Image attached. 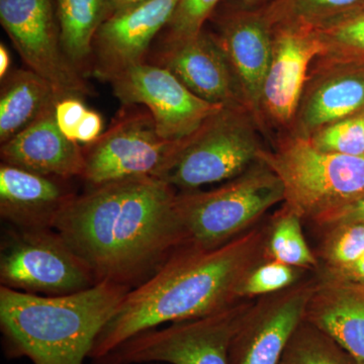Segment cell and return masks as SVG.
<instances>
[{"instance_id": "cell-1", "label": "cell", "mask_w": 364, "mask_h": 364, "mask_svg": "<svg viewBox=\"0 0 364 364\" xmlns=\"http://www.w3.org/2000/svg\"><path fill=\"white\" fill-rule=\"evenodd\" d=\"M177 191L157 177L88 188L60 210L53 229L98 282L134 289L188 245Z\"/></svg>"}, {"instance_id": "cell-2", "label": "cell", "mask_w": 364, "mask_h": 364, "mask_svg": "<svg viewBox=\"0 0 364 364\" xmlns=\"http://www.w3.org/2000/svg\"><path fill=\"white\" fill-rule=\"evenodd\" d=\"M269 228H252L217 248L186 245L124 296L90 358H104L132 337L163 324L210 315L240 301L242 279L264 260Z\"/></svg>"}, {"instance_id": "cell-3", "label": "cell", "mask_w": 364, "mask_h": 364, "mask_svg": "<svg viewBox=\"0 0 364 364\" xmlns=\"http://www.w3.org/2000/svg\"><path fill=\"white\" fill-rule=\"evenodd\" d=\"M130 287L98 282L60 296L0 286V331L9 358L33 364H83Z\"/></svg>"}, {"instance_id": "cell-4", "label": "cell", "mask_w": 364, "mask_h": 364, "mask_svg": "<svg viewBox=\"0 0 364 364\" xmlns=\"http://www.w3.org/2000/svg\"><path fill=\"white\" fill-rule=\"evenodd\" d=\"M258 159L279 177L284 205L320 226L364 196V156L321 152L308 139L282 135Z\"/></svg>"}, {"instance_id": "cell-5", "label": "cell", "mask_w": 364, "mask_h": 364, "mask_svg": "<svg viewBox=\"0 0 364 364\" xmlns=\"http://www.w3.org/2000/svg\"><path fill=\"white\" fill-rule=\"evenodd\" d=\"M284 200L279 177L259 160L210 191L177 193L176 203L188 245L213 249L247 232L267 210Z\"/></svg>"}, {"instance_id": "cell-6", "label": "cell", "mask_w": 364, "mask_h": 364, "mask_svg": "<svg viewBox=\"0 0 364 364\" xmlns=\"http://www.w3.org/2000/svg\"><path fill=\"white\" fill-rule=\"evenodd\" d=\"M262 133L247 107H223L184 140L163 181L179 193L231 181L259 161Z\"/></svg>"}, {"instance_id": "cell-7", "label": "cell", "mask_w": 364, "mask_h": 364, "mask_svg": "<svg viewBox=\"0 0 364 364\" xmlns=\"http://www.w3.org/2000/svg\"><path fill=\"white\" fill-rule=\"evenodd\" d=\"M97 284L87 265L52 228L11 227L2 233L0 286L26 294L60 296Z\"/></svg>"}, {"instance_id": "cell-8", "label": "cell", "mask_w": 364, "mask_h": 364, "mask_svg": "<svg viewBox=\"0 0 364 364\" xmlns=\"http://www.w3.org/2000/svg\"><path fill=\"white\" fill-rule=\"evenodd\" d=\"M251 305L241 299L203 317L140 333L95 363L231 364L232 341Z\"/></svg>"}, {"instance_id": "cell-9", "label": "cell", "mask_w": 364, "mask_h": 364, "mask_svg": "<svg viewBox=\"0 0 364 364\" xmlns=\"http://www.w3.org/2000/svg\"><path fill=\"white\" fill-rule=\"evenodd\" d=\"M186 139L165 140L149 112H133L119 119L85 151L81 178L88 188L139 177L163 179Z\"/></svg>"}, {"instance_id": "cell-10", "label": "cell", "mask_w": 364, "mask_h": 364, "mask_svg": "<svg viewBox=\"0 0 364 364\" xmlns=\"http://www.w3.org/2000/svg\"><path fill=\"white\" fill-rule=\"evenodd\" d=\"M0 21L28 69L47 80L60 97L90 93L62 49L55 0H0Z\"/></svg>"}, {"instance_id": "cell-11", "label": "cell", "mask_w": 364, "mask_h": 364, "mask_svg": "<svg viewBox=\"0 0 364 364\" xmlns=\"http://www.w3.org/2000/svg\"><path fill=\"white\" fill-rule=\"evenodd\" d=\"M109 82L122 104L141 105L147 109L158 134L165 140L188 138L223 107L198 97L159 64L142 62L119 72Z\"/></svg>"}, {"instance_id": "cell-12", "label": "cell", "mask_w": 364, "mask_h": 364, "mask_svg": "<svg viewBox=\"0 0 364 364\" xmlns=\"http://www.w3.org/2000/svg\"><path fill=\"white\" fill-rule=\"evenodd\" d=\"M321 54L322 45L312 28L273 26L272 58L259 100L263 133L273 129L282 136L291 130L309 72Z\"/></svg>"}, {"instance_id": "cell-13", "label": "cell", "mask_w": 364, "mask_h": 364, "mask_svg": "<svg viewBox=\"0 0 364 364\" xmlns=\"http://www.w3.org/2000/svg\"><path fill=\"white\" fill-rule=\"evenodd\" d=\"M317 282H298L252 303L230 348L231 364H279L305 318Z\"/></svg>"}, {"instance_id": "cell-14", "label": "cell", "mask_w": 364, "mask_h": 364, "mask_svg": "<svg viewBox=\"0 0 364 364\" xmlns=\"http://www.w3.org/2000/svg\"><path fill=\"white\" fill-rule=\"evenodd\" d=\"M363 109L364 63L316 59L286 135L308 139L325 124Z\"/></svg>"}, {"instance_id": "cell-15", "label": "cell", "mask_w": 364, "mask_h": 364, "mask_svg": "<svg viewBox=\"0 0 364 364\" xmlns=\"http://www.w3.org/2000/svg\"><path fill=\"white\" fill-rule=\"evenodd\" d=\"M178 1L148 0L111 14L93 40L95 75L109 81L119 72L142 63L153 39L168 25Z\"/></svg>"}, {"instance_id": "cell-16", "label": "cell", "mask_w": 364, "mask_h": 364, "mask_svg": "<svg viewBox=\"0 0 364 364\" xmlns=\"http://www.w3.org/2000/svg\"><path fill=\"white\" fill-rule=\"evenodd\" d=\"M214 37L231 66L246 107L260 126L261 88L272 58V23L262 7L238 9L222 18Z\"/></svg>"}, {"instance_id": "cell-17", "label": "cell", "mask_w": 364, "mask_h": 364, "mask_svg": "<svg viewBox=\"0 0 364 364\" xmlns=\"http://www.w3.org/2000/svg\"><path fill=\"white\" fill-rule=\"evenodd\" d=\"M159 65L168 69L205 102L222 107H246L231 66L214 35L203 31L188 39L165 43Z\"/></svg>"}, {"instance_id": "cell-18", "label": "cell", "mask_w": 364, "mask_h": 364, "mask_svg": "<svg viewBox=\"0 0 364 364\" xmlns=\"http://www.w3.org/2000/svg\"><path fill=\"white\" fill-rule=\"evenodd\" d=\"M55 107L26 130L2 144V163L59 179L82 176L85 151L60 131Z\"/></svg>"}, {"instance_id": "cell-19", "label": "cell", "mask_w": 364, "mask_h": 364, "mask_svg": "<svg viewBox=\"0 0 364 364\" xmlns=\"http://www.w3.org/2000/svg\"><path fill=\"white\" fill-rule=\"evenodd\" d=\"M59 181L1 162V219L18 229H53L60 210L75 196Z\"/></svg>"}, {"instance_id": "cell-20", "label": "cell", "mask_w": 364, "mask_h": 364, "mask_svg": "<svg viewBox=\"0 0 364 364\" xmlns=\"http://www.w3.org/2000/svg\"><path fill=\"white\" fill-rule=\"evenodd\" d=\"M304 318L364 364V284L322 277Z\"/></svg>"}, {"instance_id": "cell-21", "label": "cell", "mask_w": 364, "mask_h": 364, "mask_svg": "<svg viewBox=\"0 0 364 364\" xmlns=\"http://www.w3.org/2000/svg\"><path fill=\"white\" fill-rule=\"evenodd\" d=\"M0 93V143L4 144L35 123L61 100L54 87L30 69L4 79Z\"/></svg>"}, {"instance_id": "cell-22", "label": "cell", "mask_w": 364, "mask_h": 364, "mask_svg": "<svg viewBox=\"0 0 364 364\" xmlns=\"http://www.w3.org/2000/svg\"><path fill=\"white\" fill-rule=\"evenodd\" d=\"M62 49L78 69L92 54L98 28L109 16L107 0H55Z\"/></svg>"}, {"instance_id": "cell-23", "label": "cell", "mask_w": 364, "mask_h": 364, "mask_svg": "<svg viewBox=\"0 0 364 364\" xmlns=\"http://www.w3.org/2000/svg\"><path fill=\"white\" fill-rule=\"evenodd\" d=\"M261 7L272 26L315 30L363 9L364 0H273Z\"/></svg>"}, {"instance_id": "cell-24", "label": "cell", "mask_w": 364, "mask_h": 364, "mask_svg": "<svg viewBox=\"0 0 364 364\" xmlns=\"http://www.w3.org/2000/svg\"><path fill=\"white\" fill-rule=\"evenodd\" d=\"M301 220L296 213L284 205L268 231L265 259L279 261L299 269L317 268L318 260L306 243Z\"/></svg>"}, {"instance_id": "cell-25", "label": "cell", "mask_w": 364, "mask_h": 364, "mask_svg": "<svg viewBox=\"0 0 364 364\" xmlns=\"http://www.w3.org/2000/svg\"><path fill=\"white\" fill-rule=\"evenodd\" d=\"M314 31L322 45L317 59L364 63V7Z\"/></svg>"}, {"instance_id": "cell-26", "label": "cell", "mask_w": 364, "mask_h": 364, "mask_svg": "<svg viewBox=\"0 0 364 364\" xmlns=\"http://www.w3.org/2000/svg\"><path fill=\"white\" fill-rule=\"evenodd\" d=\"M279 364H358L331 337L304 318Z\"/></svg>"}, {"instance_id": "cell-27", "label": "cell", "mask_w": 364, "mask_h": 364, "mask_svg": "<svg viewBox=\"0 0 364 364\" xmlns=\"http://www.w3.org/2000/svg\"><path fill=\"white\" fill-rule=\"evenodd\" d=\"M308 140L321 152L364 156V109L325 124L314 132Z\"/></svg>"}, {"instance_id": "cell-28", "label": "cell", "mask_w": 364, "mask_h": 364, "mask_svg": "<svg viewBox=\"0 0 364 364\" xmlns=\"http://www.w3.org/2000/svg\"><path fill=\"white\" fill-rule=\"evenodd\" d=\"M301 269L279 261L264 259L244 277L237 289L238 299L262 298L298 284Z\"/></svg>"}, {"instance_id": "cell-29", "label": "cell", "mask_w": 364, "mask_h": 364, "mask_svg": "<svg viewBox=\"0 0 364 364\" xmlns=\"http://www.w3.org/2000/svg\"><path fill=\"white\" fill-rule=\"evenodd\" d=\"M364 253V224L353 223L333 226L323 247L325 272H336L350 267Z\"/></svg>"}, {"instance_id": "cell-30", "label": "cell", "mask_w": 364, "mask_h": 364, "mask_svg": "<svg viewBox=\"0 0 364 364\" xmlns=\"http://www.w3.org/2000/svg\"><path fill=\"white\" fill-rule=\"evenodd\" d=\"M221 0H179L170 20L166 43L195 37Z\"/></svg>"}, {"instance_id": "cell-31", "label": "cell", "mask_w": 364, "mask_h": 364, "mask_svg": "<svg viewBox=\"0 0 364 364\" xmlns=\"http://www.w3.org/2000/svg\"><path fill=\"white\" fill-rule=\"evenodd\" d=\"M87 109L80 97H63L57 102L55 107L57 124L66 138L77 142L78 127Z\"/></svg>"}, {"instance_id": "cell-32", "label": "cell", "mask_w": 364, "mask_h": 364, "mask_svg": "<svg viewBox=\"0 0 364 364\" xmlns=\"http://www.w3.org/2000/svg\"><path fill=\"white\" fill-rule=\"evenodd\" d=\"M102 129H104V121L102 116L97 112L87 109L79 124L76 141L78 143L90 145L102 135Z\"/></svg>"}, {"instance_id": "cell-33", "label": "cell", "mask_w": 364, "mask_h": 364, "mask_svg": "<svg viewBox=\"0 0 364 364\" xmlns=\"http://www.w3.org/2000/svg\"><path fill=\"white\" fill-rule=\"evenodd\" d=\"M353 223L364 224V196L355 203L333 215L323 226L333 227L337 225L353 224Z\"/></svg>"}, {"instance_id": "cell-34", "label": "cell", "mask_w": 364, "mask_h": 364, "mask_svg": "<svg viewBox=\"0 0 364 364\" xmlns=\"http://www.w3.org/2000/svg\"><path fill=\"white\" fill-rule=\"evenodd\" d=\"M327 279L342 280L352 284H364V253L356 262L343 270L336 272H325Z\"/></svg>"}, {"instance_id": "cell-35", "label": "cell", "mask_w": 364, "mask_h": 364, "mask_svg": "<svg viewBox=\"0 0 364 364\" xmlns=\"http://www.w3.org/2000/svg\"><path fill=\"white\" fill-rule=\"evenodd\" d=\"M146 1L148 0H107V4H109V14H112L140 6Z\"/></svg>"}, {"instance_id": "cell-36", "label": "cell", "mask_w": 364, "mask_h": 364, "mask_svg": "<svg viewBox=\"0 0 364 364\" xmlns=\"http://www.w3.org/2000/svg\"><path fill=\"white\" fill-rule=\"evenodd\" d=\"M11 54L4 44L0 45V78L4 80L9 75V67H11Z\"/></svg>"}, {"instance_id": "cell-37", "label": "cell", "mask_w": 364, "mask_h": 364, "mask_svg": "<svg viewBox=\"0 0 364 364\" xmlns=\"http://www.w3.org/2000/svg\"><path fill=\"white\" fill-rule=\"evenodd\" d=\"M241 1L247 4V6H257V4H263L262 6H264L269 4V2L273 1V0H241Z\"/></svg>"}, {"instance_id": "cell-38", "label": "cell", "mask_w": 364, "mask_h": 364, "mask_svg": "<svg viewBox=\"0 0 364 364\" xmlns=\"http://www.w3.org/2000/svg\"><path fill=\"white\" fill-rule=\"evenodd\" d=\"M97 364H117V363H102V361H100V363H97ZM146 364H162V363H146Z\"/></svg>"}]
</instances>
